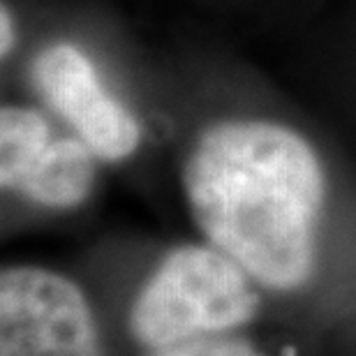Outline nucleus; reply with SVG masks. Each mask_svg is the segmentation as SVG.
Here are the masks:
<instances>
[{
	"label": "nucleus",
	"instance_id": "obj_1",
	"mask_svg": "<svg viewBox=\"0 0 356 356\" xmlns=\"http://www.w3.org/2000/svg\"><path fill=\"white\" fill-rule=\"evenodd\" d=\"M197 229L275 291L303 287L317 264L326 176L301 134L268 120H220L183 165Z\"/></svg>",
	"mask_w": 356,
	"mask_h": 356
},
{
	"label": "nucleus",
	"instance_id": "obj_2",
	"mask_svg": "<svg viewBox=\"0 0 356 356\" xmlns=\"http://www.w3.org/2000/svg\"><path fill=\"white\" fill-rule=\"evenodd\" d=\"M254 280L213 245L176 248L139 289L130 333L148 350L192 338L222 336L252 322L259 310Z\"/></svg>",
	"mask_w": 356,
	"mask_h": 356
},
{
	"label": "nucleus",
	"instance_id": "obj_3",
	"mask_svg": "<svg viewBox=\"0 0 356 356\" xmlns=\"http://www.w3.org/2000/svg\"><path fill=\"white\" fill-rule=\"evenodd\" d=\"M0 356H104L86 294L42 266L0 273Z\"/></svg>",
	"mask_w": 356,
	"mask_h": 356
},
{
	"label": "nucleus",
	"instance_id": "obj_4",
	"mask_svg": "<svg viewBox=\"0 0 356 356\" xmlns=\"http://www.w3.org/2000/svg\"><path fill=\"white\" fill-rule=\"evenodd\" d=\"M33 81L99 158L123 160L137 151V118L102 86L81 49L67 42L44 49L33 63Z\"/></svg>",
	"mask_w": 356,
	"mask_h": 356
},
{
	"label": "nucleus",
	"instance_id": "obj_5",
	"mask_svg": "<svg viewBox=\"0 0 356 356\" xmlns=\"http://www.w3.org/2000/svg\"><path fill=\"white\" fill-rule=\"evenodd\" d=\"M92 155L83 139H51L17 192L47 209H76L95 185Z\"/></svg>",
	"mask_w": 356,
	"mask_h": 356
},
{
	"label": "nucleus",
	"instance_id": "obj_6",
	"mask_svg": "<svg viewBox=\"0 0 356 356\" xmlns=\"http://www.w3.org/2000/svg\"><path fill=\"white\" fill-rule=\"evenodd\" d=\"M51 144V132L42 113L24 106H3L0 111V183L17 192L19 185Z\"/></svg>",
	"mask_w": 356,
	"mask_h": 356
},
{
	"label": "nucleus",
	"instance_id": "obj_7",
	"mask_svg": "<svg viewBox=\"0 0 356 356\" xmlns=\"http://www.w3.org/2000/svg\"><path fill=\"white\" fill-rule=\"evenodd\" d=\"M211 356H266L243 338H216Z\"/></svg>",
	"mask_w": 356,
	"mask_h": 356
},
{
	"label": "nucleus",
	"instance_id": "obj_8",
	"mask_svg": "<svg viewBox=\"0 0 356 356\" xmlns=\"http://www.w3.org/2000/svg\"><path fill=\"white\" fill-rule=\"evenodd\" d=\"M0 26H3V33H0V51H3V58L10 54V49L14 44V26H12V14L7 10V5H3V14H0Z\"/></svg>",
	"mask_w": 356,
	"mask_h": 356
}]
</instances>
